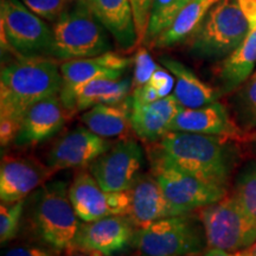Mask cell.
Wrapping results in <instances>:
<instances>
[{"mask_svg": "<svg viewBox=\"0 0 256 256\" xmlns=\"http://www.w3.org/2000/svg\"><path fill=\"white\" fill-rule=\"evenodd\" d=\"M238 144L216 136L170 132L162 140L151 144L148 150L151 164H162L185 174L228 188L235 166Z\"/></svg>", "mask_w": 256, "mask_h": 256, "instance_id": "1", "label": "cell"}, {"mask_svg": "<svg viewBox=\"0 0 256 256\" xmlns=\"http://www.w3.org/2000/svg\"><path fill=\"white\" fill-rule=\"evenodd\" d=\"M62 88L60 64L52 57H18L0 74V119L20 124L31 106Z\"/></svg>", "mask_w": 256, "mask_h": 256, "instance_id": "2", "label": "cell"}, {"mask_svg": "<svg viewBox=\"0 0 256 256\" xmlns=\"http://www.w3.org/2000/svg\"><path fill=\"white\" fill-rule=\"evenodd\" d=\"M30 224L37 238L56 252L72 247L81 222L66 182H46L30 194Z\"/></svg>", "mask_w": 256, "mask_h": 256, "instance_id": "3", "label": "cell"}, {"mask_svg": "<svg viewBox=\"0 0 256 256\" xmlns=\"http://www.w3.org/2000/svg\"><path fill=\"white\" fill-rule=\"evenodd\" d=\"M51 28L50 57L57 60L89 58L110 51V34L88 4H72Z\"/></svg>", "mask_w": 256, "mask_h": 256, "instance_id": "4", "label": "cell"}, {"mask_svg": "<svg viewBox=\"0 0 256 256\" xmlns=\"http://www.w3.org/2000/svg\"><path fill=\"white\" fill-rule=\"evenodd\" d=\"M249 28L240 0H218L188 40V50L196 58H226L242 43Z\"/></svg>", "mask_w": 256, "mask_h": 256, "instance_id": "5", "label": "cell"}, {"mask_svg": "<svg viewBox=\"0 0 256 256\" xmlns=\"http://www.w3.org/2000/svg\"><path fill=\"white\" fill-rule=\"evenodd\" d=\"M206 246L200 217L183 214L136 230L133 247L140 256H194Z\"/></svg>", "mask_w": 256, "mask_h": 256, "instance_id": "6", "label": "cell"}, {"mask_svg": "<svg viewBox=\"0 0 256 256\" xmlns=\"http://www.w3.org/2000/svg\"><path fill=\"white\" fill-rule=\"evenodd\" d=\"M208 248L228 252L244 250L256 242L254 222L232 194L198 210Z\"/></svg>", "mask_w": 256, "mask_h": 256, "instance_id": "7", "label": "cell"}, {"mask_svg": "<svg viewBox=\"0 0 256 256\" xmlns=\"http://www.w3.org/2000/svg\"><path fill=\"white\" fill-rule=\"evenodd\" d=\"M2 44L18 57H50L52 28L20 0H0Z\"/></svg>", "mask_w": 256, "mask_h": 256, "instance_id": "8", "label": "cell"}, {"mask_svg": "<svg viewBox=\"0 0 256 256\" xmlns=\"http://www.w3.org/2000/svg\"><path fill=\"white\" fill-rule=\"evenodd\" d=\"M136 230L127 215L83 222L72 247L66 252H78L88 256H118L132 247Z\"/></svg>", "mask_w": 256, "mask_h": 256, "instance_id": "9", "label": "cell"}, {"mask_svg": "<svg viewBox=\"0 0 256 256\" xmlns=\"http://www.w3.org/2000/svg\"><path fill=\"white\" fill-rule=\"evenodd\" d=\"M142 147L133 139L115 142L89 166V172L110 192L128 191L142 176Z\"/></svg>", "mask_w": 256, "mask_h": 256, "instance_id": "10", "label": "cell"}, {"mask_svg": "<svg viewBox=\"0 0 256 256\" xmlns=\"http://www.w3.org/2000/svg\"><path fill=\"white\" fill-rule=\"evenodd\" d=\"M152 172L172 206L188 214L222 200L228 188L208 183L172 166L151 164Z\"/></svg>", "mask_w": 256, "mask_h": 256, "instance_id": "11", "label": "cell"}, {"mask_svg": "<svg viewBox=\"0 0 256 256\" xmlns=\"http://www.w3.org/2000/svg\"><path fill=\"white\" fill-rule=\"evenodd\" d=\"M132 62L133 60L114 51H108L100 56L89 58L62 62V88L58 95L63 104L70 113H75V96L83 84L102 78L119 80Z\"/></svg>", "mask_w": 256, "mask_h": 256, "instance_id": "12", "label": "cell"}, {"mask_svg": "<svg viewBox=\"0 0 256 256\" xmlns=\"http://www.w3.org/2000/svg\"><path fill=\"white\" fill-rule=\"evenodd\" d=\"M72 204L82 222H92L108 216L127 215L128 191L110 192L100 186L90 172L81 171L69 186Z\"/></svg>", "mask_w": 256, "mask_h": 256, "instance_id": "13", "label": "cell"}, {"mask_svg": "<svg viewBox=\"0 0 256 256\" xmlns=\"http://www.w3.org/2000/svg\"><path fill=\"white\" fill-rule=\"evenodd\" d=\"M171 132L216 136L236 144H247L249 138V133L236 124L226 106L218 101L200 108L180 107L172 122Z\"/></svg>", "mask_w": 256, "mask_h": 256, "instance_id": "14", "label": "cell"}, {"mask_svg": "<svg viewBox=\"0 0 256 256\" xmlns=\"http://www.w3.org/2000/svg\"><path fill=\"white\" fill-rule=\"evenodd\" d=\"M55 172L34 156H6L0 165L2 202L26 200L44 185Z\"/></svg>", "mask_w": 256, "mask_h": 256, "instance_id": "15", "label": "cell"}, {"mask_svg": "<svg viewBox=\"0 0 256 256\" xmlns=\"http://www.w3.org/2000/svg\"><path fill=\"white\" fill-rule=\"evenodd\" d=\"M112 144L87 127H78L60 138L48 153L46 165L54 172L90 166Z\"/></svg>", "mask_w": 256, "mask_h": 256, "instance_id": "16", "label": "cell"}, {"mask_svg": "<svg viewBox=\"0 0 256 256\" xmlns=\"http://www.w3.org/2000/svg\"><path fill=\"white\" fill-rule=\"evenodd\" d=\"M70 115L60 95L37 102L25 112L14 145L24 148L46 142L62 130Z\"/></svg>", "mask_w": 256, "mask_h": 256, "instance_id": "17", "label": "cell"}, {"mask_svg": "<svg viewBox=\"0 0 256 256\" xmlns=\"http://www.w3.org/2000/svg\"><path fill=\"white\" fill-rule=\"evenodd\" d=\"M128 194L130 209L127 216L136 229L144 228L166 217L184 214L172 206L152 174L140 176L133 186L128 190Z\"/></svg>", "mask_w": 256, "mask_h": 256, "instance_id": "18", "label": "cell"}, {"mask_svg": "<svg viewBox=\"0 0 256 256\" xmlns=\"http://www.w3.org/2000/svg\"><path fill=\"white\" fill-rule=\"evenodd\" d=\"M180 107L174 95L144 104L132 102L130 124L134 134L150 145L159 142L171 132L172 122Z\"/></svg>", "mask_w": 256, "mask_h": 256, "instance_id": "19", "label": "cell"}, {"mask_svg": "<svg viewBox=\"0 0 256 256\" xmlns=\"http://www.w3.org/2000/svg\"><path fill=\"white\" fill-rule=\"evenodd\" d=\"M88 6L121 49L128 51L138 46L130 0H88Z\"/></svg>", "mask_w": 256, "mask_h": 256, "instance_id": "20", "label": "cell"}, {"mask_svg": "<svg viewBox=\"0 0 256 256\" xmlns=\"http://www.w3.org/2000/svg\"><path fill=\"white\" fill-rule=\"evenodd\" d=\"M160 63L176 78L174 95L183 108H200L214 104L222 95L218 89L203 82L185 64L168 56L160 57Z\"/></svg>", "mask_w": 256, "mask_h": 256, "instance_id": "21", "label": "cell"}, {"mask_svg": "<svg viewBox=\"0 0 256 256\" xmlns=\"http://www.w3.org/2000/svg\"><path fill=\"white\" fill-rule=\"evenodd\" d=\"M250 28L242 43L223 60L217 70L220 92L229 94L241 87L250 78L256 66V22H249Z\"/></svg>", "mask_w": 256, "mask_h": 256, "instance_id": "22", "label": "cell"}, {"mask_svg": "<svg viewBox=\"0 0 256 256\" xmlns=\"http://www.w3.org/2000/svg\"><path fill=\"white\" fill-rule=\"evenodd\" d=\"M132 101L130 95L127 100L118 104H98L84 110L81 121L88 130L104 139L122 138L127 139V134L132 130L130 124Z\"/></svg>", "mask_w": 256, "mask_h": 256, "instance_id": "23", "label": "cell"}, {"mask_svg": "<svg viewBox=\"0 0 256 256\" xmlns=\"http://www.w3.org/2000/svg\"><path fill=\"white\" fill-rule=\"evenodd\" d=\"M217 2L218 0H190L179 12L174 23L151 44L156 48H170L188 40Z\"/></svg>", "mask_w": 256, "mask_h": 256, "instance_id": "24", "label": "cell"}, {"mask_svg": "<svg viewBox=\"0 0 256 256\" xmlns=\"http://www.w3.org/2000/svg\"><path fill=\"white\" fill-rule=\"evenodd\" d=\"M132 92L130 78H96L83 84L75 96V112H84L98 104H118Z\"/></svg>", "mask_w": 256, "mask_h": 256, "instance_id": "25", "label": "cell"}, {"mask_svg": "<svg viewBox=\"0 0 256 256\" xmlns=\"http://www.w3.org/2000/svg\"><path fill=\"white\" fill-rule=\"evenodd\" d=\"M235 96V120L244 132L256 130V72L243 83Z\"/></svg>", "mask_w": 256, "mask_h": 256, "instance_id": "26", "label": "cell"}, {"mask_svg": "<svg viewBox=\"0 0 256 256\" xmlns=\"http://www.w3.org/2000/svg\"><path fill=\"white\" fill-rule=\"evenodd\" d=\"M188 2L190 0H154L145 43H152L159 34H162L174 23L176 17Z\"/></svg>", "mask_w": 256, "mask_h": 256, "instance_id": "27", "label": "cell"}, {"mask_svg": "<svg viewBox=\"0 0 256 256\" xmlns=\"http://www.w3.org/2000/svg\"><path fill=\"white\" fill-rule=\"evenodd\" d=\"M232 194L244 210L256 222V162H250L238 174Z\"/></svg>", "mask_w": 256, "mask_h": 256, "instance_id": "28", "label": "cell"}, {"mask_svg": "<svg viewBox=\"0 0 256 256\" xmlns=\"http://www.w3.org/2000/svg\"><path fill=\"white\" fill-rule=\"evenodd\" d=\"M24 200L2 202L0 206V242L5 244L14 240L19 232L22 215L24 212Z\"/></svg>", "mask_w": 256, "mask_h": 256, "instance_id": "29", "label": "cell"}, {"mask_svg": "<svg viewBox=\"0 0 256 256\" xmlns=\"http://www.w3.org/2000/svg\"><path fill=\"white\" fill-rule=\"evenodd\" d=\"M133 64L134 70L132 78V90L142 88L147 84L156 68H158L151 54L144 46H140L136 50V55L133 57Z\"/></svg>", "mask_w": 256, "mask_h": 256, "instance_id": "30", "label": "cell"}, {"mask_svg": "<svg viewBox=\"0 0 256 256\" xmlns=\"http://www.w3.org/2000/svg\"><path fill=\"white\" fill-rule=\"evenodd\" d=\"M20 2L44 20L51 23H55L72 6L69 0H20Z\"/></svg>", "mask_w": 256, "mask_h": 256, "instance_id": "31", "label": "cell"}, {"mask_svg": "<svg viewBox=\"0 0 256 256\" xmlns=\"http://www.w3.org/2000/svg\"><path fill=\"white\" fill-rule=\"evenodd\" d=\"M153 2L154 0H130L134 14V22H136L138 46L145 43Z\"/></svg>", "mask_w": 256, "mask_h": 256, "instance_id": "32", "label": "cell"}, {"mask_svg": "<svg viewBox=\"0 0 256 256\" xmlns=\"http://www.w3.org/2000/svg\"><path fill=\"white\" fill-rule=\"evenodd\" d=\"M150 84L158 92L160 98H166L170 95L174 87V76L168 69L158 66L150 80Z\"/></svg>", "mask_w": 256, "mask_h": 256, "instance_id": "33", "label": "cell"}, {"mask_svg": "<svg viewBox=\"0 0 256 256\" xmlns=\"http://www.w3.org/2000/svg\"><path fill=\"white\" fill-rule=\"evenodd\" d=\"M4 256H57L52 249H46L36 246H18L10 248Z\"/></svg>", "mask_w": 256, "mask_h": 256, "instance_id": "34", "label": "cell"}, {"mask_svg": "<svg viewBox=\"0 0 256 256\" xmlns=\"http://www.w3.org/2000/svg\"><path fill=\"white\" fill-rule=\"evenodd\" d=\"M203 256H246V252L244 250L228 252V250H223V249L209 248L206 252H204Z\"/></svg>", "mask_w": 256, "mask_h": 256, "instance_id": "35", "label": "cell"}, {"mask_svg": "<svg viewBox=\"0 0 256 256\" xmlns=\"http://www.w3.org/2000/svg\"><path fill=\"white\" fill-rule=\"evenodd\" d=\"M246 256H256V242L252 243L250 247L244 249Z\"/></svg>", "mask_w": 256, "mask_h": 256, "instance_id": "36", "label": "cell"}, {"mask_svg": "<svg viewBox=\"0 0 256 256\" xmlns=\"http://www.w3.org/2000/svg\"><path fill=\"white\" fill-rule=\"evenodd\" d=\"M247 142H252L256 147V130H254L252 132L249 133V138H248Z\"/></svg>", "mask_w": 256, "mask_h": 256, "instance_id": "37", "label": "cell"}, {"mask_svg": "<svg viewBox=\"0 0 256 256\" xmlns=\"http://www.w3.org/2000/svg\"><path fill=\"white\" fill-rule=\"evenodd\" d=\"M64 256H88V255L82 254V252H66V255Z\"/></svg>", "mask_w": 256, "mask_h": 256, "instance_id": "38", "label": "cell"}, {"mask_svg": "<svg viewBox=\"0 0 256 256\" xmlns=\"http://www.w3.org/2000/svg\"><path fill=\"white\" fill-rule=\"evenodd\" d=\"M72 4H88V0H69Z\"/></svg>", "mask_w": 256, "mask_h": 256, "instance_id": "39", "label": "cell"}]
</instances>
